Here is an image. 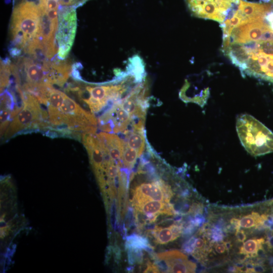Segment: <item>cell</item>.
Instances as JSON below:
<instances>
[{
	"mask_svg": "<svg viewBox=\"0 0 273 273\" xmlns=\"http://www.w3.org/2000/svg\"><path fill=\"white\" fill-rule=\"evenodd\" d=\"M77 18L73 7L65 8L59 14V22L56 39L58 45V56L61 60L68 55L75 36Z\"/></svg>",
	"mask_w": 273,
	"mask_h": 273,
	"instance_id": "obj_9",
	"label": "cell"
},
{
	"mask_svg": "<svg viewBox=\"0 0 273 273\" xmlns=\"http://www.w3.org/2000/svg\"><path fill=\"white\" fill-rule=\"evenodd\" d=\"M236 130L243 146L251 155L273 152V133L251 115L242 114L237 117Z\"/></svg>",
	"mask_w": 273,
	"mask_h": 273,
	"instance_id": "obj_4",
	"label": "cell"
},
{
	"mask_svg": "<svg viewBox=\"0 0 273 273\" xmlns=\"http://www.w3.org/2000/svg\"><path fill=\"white\" fill-rule=\"evenodd\" d=\"M127 250L128 261L130 264L140 263L142 262L143 255L142 249H128Z\"/></svg>",
	"mask_w": 273,
	"mask_h": 273,
	"instance_id": "obj_15",
	"label": "cell"
},
{
	"mask_svg": "<svg viewBox=\"0 0 273 273\" xmlns=\"http://www.w3.org/2000/svg\"><path fill=\"white\" fill-rule=\"evenodd\" d=\"M40 15L38 6L24 1L13 10L11 24V41L15 49L21 52L30 42L39 37Z\"/></svg>",
	"mask_w": 273,
	"mask_h": 273,
	"instance_id": "obj_3",
	"label": "cell"
},
{
	"mask_svg": "<svg viewBox=\"0 0 273 273\" xmlns=\"http://www.w3.org/2000/svg\"><path fill=\"white\" fill-rule=\"evenodd\" d=\"M222 51L243 75L273 82V40L222 41Z\"/></svg>",
	"mask_w": 273,
	"mask_h": 273,
	"instance_id": "obj_2",
	"label": "cell"
},
{
	"mask_svg": "<svg viewBox=\"0 0 273 273\" xmlns=\"http://www.w3.org/2000/svg\"><path fill=\"white\" fill-rule=\"evenodd\" d=\"M271 5L240 0L232 14L221 24L223 38L229 35L232 29L240 24L249 20L264 19L271 10Z\"/></svg>",
	"mask_w": 273,
	"mask_h": 273,
	"instance_id": "obj_7",
	"label": "cell"
},
{
	"mask_svg": "<svg viewBox=\"0 0 273 273\" xmlns=\"http://www.w3.org/2000/svg\"><path fill=\"white\" fill-rule=\"evenodd\" d=\"M191 14L195 17L222 23L238 7L240 0H185Z\"/></svg>",
	"mask_w": 273,
	"mask_h": 273,
	"instance_id": "obj_6",
	"label": "cell"
},
{
	"mask_svg": "<svg viewBox=\"0 0 273 273\" xmlns=\"http://www.w3.org/2000/svg\"><path fill=\"white\" fill-rule=\"evenodd\" d=\"M22 107L11 121L5 133L6 139L28 130L50 127L47 111L33 95L23 91Z\"/></svg>",
	"mask_w": 273,
	"mask_h": 273,
	"instance_id": "obj_5",
	"label": "cell"
},
{
	"mask_svg": "<svg viewBox=\"0 0 273 273\" xmlns=\"http://www.w3.org/2000/svg\"><path fill=\"white\" fill-rule=\"evenodd\" d=\"M51 128L62 132L96 133L98 120L64 93L52 87L45 105Z\"/></svg>",
	"mask_w": 273,
	"mask_h": 273,
	"instance_id": "obj_1",
	"label": "cell"
},
{
	"mask_svg": "<svg viewBox=\"0 0 273 273\" xmlns=\"http://www.w3.org/2000/svg\"><path fill=\"white\" fill-rule=\"evenodd\" d=\"M159 269L157 266L150 261L147 263V266L144 270V272H159Z\"/></svg>",
	"mask_w": 273,
	"mask_h": 273,
	"instance_id": "obj_16",
	"label": "cell"
},
{
	"mask_svg": "<svg viewBox=\"0 0 273 273\" xmlns=\"http://www.w3.org/2000/svg\"><path fill=\"white\" fill-rule=\"evenodd\" d=\"M265 19L268 22V25L273 30V11L270 12L266 16Z\"/></svg>",
	"mask_w": 273,
	"mask_h": 273,
	"instance_id": "obj_17",
	"label": "cell"
},
{
	"mask_svg": "<svg viewBox=\"0 0 273 273\" xmlns=\"http://www.w3.org/2000/svg\"><path fill=\"white\" fill-rule=\"evenodd\" d=\"M255 40H273V30L264 19L244 22L234 27L222 41L244 43Z\"/></svg>",
	"mask_w": 273,
	"mask_h": 273,
	"instance_id": "obj_8",
	"label": "cell"
},
{
	"mask_svg": "<svg viewBox=\"0 0 273 273\" xmlns=\"http://www.w3.org/2000/svg\"><path fill=\"white\" fill-rule=\"evenodd\" d=\"M147 239L138 235H131L126 238L125 247L128 249H144L151 247Z\"/></svg>",
	"mask_w": 273,
	"mask_h": 273,
	"instance_id": "obj_14",
	"label": "cell"
},
{
	"mask_svg": "<svg viewBox=\"0 0 273 273\" xmlns=\"http://www.w3.org/2000/svg\"><path fill=\"white\" fill-rule=\"evenodd\" d=\"M183 229V223L180 221H176L167 228L156 226L151 230V234L157 243L165 244L179 237Z\"/></svg>",
	"mask_w": 273,
	"mask_h": 273,
	"instance_id": "obj_13",
	"label": "cell"
},
{
	"mask_svg": "<svg viewBox=\"0 0 273 273\" xmlns=\"http://www.w3.org/2000/svg\"><path fill=\"white\" fill-rule=\"evenodd\" d=\"M158 264L167 272H194L196 264L178 250H170L156 254Z\"/></svg>",
	"mask_w": 273,
	"mask_h": 273,
	"instance_id": "obj_11",
	"label": "cell"
},
{
	"mask_svg": "<svg viewBox=\"0 0 273 273\" xmlns=\"http://www.w3.org/2000/svg\"><path fill=\"white\" fill-rule=\"evenodd\" d=\"M134 210L147 215L154 222L160 214H179L170 202L152 201L133 206Z\"/></svg>",
	"mask_w": 273,
	"mask_h": 273,
	"instance_id": "obj_12",
	"label": "cell"
},
{
	"mask_svg": "<svg viewBox=\"0 0 273 273\" xmlns=\"http://www.w3.org/2000/svg\"><path fill=\"white\" fill-rule=\"evenodd\" d=\"M173 196L170 187L161 179L156 178L151 182L138 185L133 190V206L147 202L158 201L169 202Z\"/></svg>",
	"mask_w": 273,
	"mask_h": 273,
	"instance_id": "obj_10",
	"label": "cell"
}]
</instances>
